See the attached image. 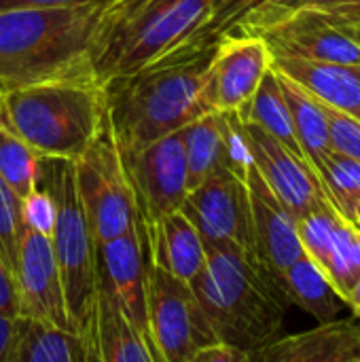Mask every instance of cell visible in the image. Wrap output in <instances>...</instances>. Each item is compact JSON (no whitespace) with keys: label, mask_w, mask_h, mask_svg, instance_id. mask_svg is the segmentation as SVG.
<instances>
[{"label":"cell","mask_w":360,"mask_h":362,"mask_svg":"<svg viewBox=\"0 0 360 362\" xmlns=\"http://www.w3.org/2000/svg\"><path fill=\"white\" fill-rule=\"evenodd\" d=\"M216 42L191 38L168 57L102 85L106 115L121 153H134L180 132L202 106V74Z\"/></svg>","instance_id":"cell-1"},{"label":"cell","mask_w":360,"mask_h":362,"mask_svg":"<svg viewBox=\"0 0 360 362\" xmlns=\"http://www.w3.org/2000/svg\"><path fill=\"white\" fill-rule=\"evenodd\" d=\"M104 4L0 13V91L95 81L91 49Z\"/></svg>","instance_id":"cell-2"},{"label":"cell","mask_w":360,"mask_h":362,"mask_svg":"<svg viewBox=\"0 0 360 362\" xmlns=\"http://www.w3.org/2000/svg\"><path fill=\"white\" fill-rule=\"evenodd\" d=\"M206 267L191 288L221 344L257 352L282 335L289 301L246 252L204 246Z\"/></svg>","instance_id":"cell-3"},{"label":"cell","mask_w":360,"mask_h":362,"mask_svg":"<svg viewBox=\"0 0 360 362\" xmlns=\"http://www.w3.org/2000/svg\"><path fill=\"white\" fill-rule=\"evenodd\" d=\"M212 0H110L91 49L100 85L146 68L185 47L208 21Z\"/></svg>","instance_id":"cell-4"},{"label":"cell","mask_w":360,"mask_h":362,"mask_svg":"<svg viewBox=\"0 0 360 362\" xmlns=\"http://www.w3.org/2000/svg\"><path fill=\"white\" fill-rule=\"evenodd\" d=\"M104 119V89L93 81H59L0 91V121L45 159H79Z\"/></svg>","instance_id":"cell-5"},{"label":"cell","mask_w":360,"mask_h":362,"mask_svg":"<svg viewBox=\"0 0 360 362\" xmlns=\"http://www.w3.org/2000/svg\"><path fill=\"white\" fill-rule=\"evenodd\" d=\"M40 187H45L55 202V229L51 235L53 252L59 265L62 284L70 318L81 333L87 322L98 293L95 272V240L87 212L81 204L74 163L68 159H45L40 161Z\"/></svg>","instance_id":"cell-6"},{"label":"cell","mask_w":360,"mask_h":362,"mask_svg":"<svg viewBox=\"0 0 360 362\" xmlns=\"http://www.w3.org/2000/svg\"><path fill=\"white\" fill-rule=\"evenodd\" d=\"M72 163L76 191L87 212L95 246L129 231L138 214L108 115L93 142Z\"/></svg>","instance_id":"cell-7"},{"label":"cell","mask_w":360,"mask_h":362,"mask_svg":"<svg viewBox=\"0 0 360 362\" xmlns=\"http://www.w3.org/2000/svg\"><path fill=\"white\" fill-rule=\"evenodd\" d=\"M149 327L157 362H187L219 344L189 282L149 265Z\"/></svg>","instance_id":"cell-8"},{"label":"cell","mask_w":360,"mask_h":362,"mask_svg":"<svg viewBox=\"0 0 360 362\" xmlns=\"http://www.w3.org/2000/svg\"><path fill=\"white\" fill-rule=\"evenodd\" d=\"M138 221L144 231L159 218L178 212L189 193L187 159L180 132L134 153H121Z\"/></svg>","instance_id":"cell-9"},{"label":"cell","mask_w":360,"mask_h":362,"mask_svg":"<svg viewBox=\"0 0 360 362\" xmlns=\"http://www.w3.org/2000/svg\"><path fill=\"white\" fill-rule=\"evenodd\" d=\"M180 210L197 229L204 246H233L255 259L246 178L223 168L191 189Z\"/></svg>","instance_id":"cell-10"},{"label":"cell","mask_w":360,"mask_h":362,"mask_svg":"<svg viewBox=\"0 0 360 362\" xmlns=\"http://www.w3.org/2000/svg\"><path fill=\"white\" fill-rule=\"evenodd\" d=\"M98 288L119 308L153 352L149 327V259L146 235L140 221L123 235L95 246ZM155 356V352H153ZM157 361V358H155Z\"/></svg>","instance_id":"cell-11"},{"label":"cell","mask_w":360,"mask_h":362,"mask_svg":"<svg viewBox=\"0 0 360 362\" xmlns=\"http://www.w3.org/2000/svg\"><path fill=\"white\" fill-rule=\"evenodd\" d=\"M272 68V51L257 36H223L202 74L206 112H240Z\"/></svg>","instance_id":"cell-12"},{"label":"cell","mask_w":360,"mask_h":362,"mask_svg":"<svg viewBox=\"0 0 360 362\" xmlns=\"http://www.w3.org/2000/svg\"><path fill=\"white\" fill-rule=\"evenodd\" d=\"M17 316L79 335L66 303L59 265L49 238L23 227L13 269Z\"/></svg>","instance_id":"cell-13"},{"label":"cell","mask_w":360,"mask_h":362,"mask_svg":"<svg viewBox=\"0 0 360 362\" xmlns=\"http://www.w3.org/2000/svg\"><path fill=\"white\" fill-rule=\"evenodd\" d=\"M240 121L252 165L297 221L329 202L318 174L306 159L291 153L259 125Z\"/></svg>","instance_id":"cell-14"},{"label":"cell","mask_w":360,"mask_h":362,"mask_svg":"<svg viewBox=\"0 0 360 362\" xmlns=\"http://www.w3.org/2000/svg\"><path fill=\"white\" fill-rule=\"evenodd\" d=\"M246 187L250 199L255 259L276 282V278L303 255L297 218L274 195L255 165L246 172Z\"/></svg>","instance_id":"cell-15"},{"label":"cell","mask_w":360,"mask_h":362,"mask_svg":"<svg viewBox=\"0 0 360 362\" xmlns=\"http://www.w3.org/2000/svg\"><path fill=\"white\" fill-rule=\"evenodd\" d=\"M261 38L269 47L272 55L360 66L359 45L337 25L333 17L320 11L301 8L269 28Z\"/></svg>","instance_id":"cell-16"},{"label":"cell","mask_w":360,"mask_h":362,"mask_svg":"<svg viewBox=\"0 0 360 362\" xmlns=\"http://www.w3.org/2000/svg\"><path fill=\"white\" fill-rule=\"evenodd\" d=\"M360 356V325L354 318H337L316 329L280 335L252 352V362H348Z\"/></svg>","instance_id":"cell-17"},{"label":"cell","mask_w":360,"mask_h":362,"mask_svg":"<svg viewBox=\"0 0 360 362\" xmlns=\"http://www.w3.org/2000/svg\"><path fill=\"white\" fill-rule=\"evenodd\" d=\"M272 68L318 102L360 121V66L272 55Z\"/></svg>","instance_id":"cell-18"},{"label":"cell","mask_w":360,"mask_h":362,"mask_svg":"<svg viewBox=\"0 0 360 362\" xmlns=\"http://www.w3.org/2000/svg\"><path fill=\"white\" fill-rule=\"evenodd\" d=\"M149 265L182 280L193 282L206 267V248L182 210L159 218L144 231Z\"/></svg>","instance_id":"cell-19"},{"label":"cell","mask_w":360,"mask_h":362,"mask_svg":"<svg viewBox=\"0 0 360 362\" xmlns=\"http://www.w3.org/2000/svg\"><path fill=\"white\" fill-rule=\"evenodd\" d=\"M291 0H212L210 17L195 40L216 42L223 36H257L289 17Z\"/></svg>","instance_id":"cell-20"},{"label":"cell","mask_w":360,"mask_h":362,"mask_svg":"<svg viewBox=\"0 0 360 362\" xmlns=\"http://www.w3.org/2000/svg\"><path fill=\"white\" fill-rule=\"evenodd\" d=\"M276 286L289 303L314 316L318 325L337 320V312L344 305L329 276L306 252L276 278Z\"/></svg>","instance_id":"cell-21"},{"label":"cell","mask_w":360,"mask_h":362,"mask_svg":"<svg viewBox=\"0 0 360 362\" xmlns=\"http://www.w3.org/2000/svg\"><path fill=\"white\" fill-rule=\"evenodd\" d=\"M276 74H278L280 89L284 93V100H286V106H289V112L293 119L295 136L299 140L303 157L316 172V168L323 163V159L333 151L331 132H329L325 110H323L320 102L316 98H312L306 89H301L297 83H293L291 78H286L280 72H276Z\"/></svg>","instance_id":"cell-22"},{"label":"cell","mask_w":360,"mask_h":362,"mask_svg":"<svg viewBox=\"0 0 360 362\" xmlns=\"http://www.w3.org/2000/svg\"><path fill=\"white\" fill-rule=\"evenodd\" d=\"M95 322L102 362H157L144 339L102 288L95 293Z\"/></svg>","instance_id":"cell-23"},{"label":"cell","mask_w":360,"mask_h":362,"mask_svg":"<svg viewBox=\"0 0 360 362\" xmlns=\"http://www.w3.org/2000/svg\"><path fill=\"white\" fill-rule=\"evenodd\" d=\"M238 117L259 125L269 136H274L278 142H282L291 153L306 159L303 151L299 146V140L295 136L293 119H291V112H289V106H286V100H284V93L280 89V81H278V74H276L274 68H269L265 72V76L259 83L255 95L238 112Z\"/></svg>","instance_id":"cell-24"},{"label":"cell","mask_w":360,"mask_h":362,"mask_svg":"<svg viewBox=\"0 0 360 362\" xmlns=\"http://www.w3.org/2000/svg\"><path fill=\"white\" fill-rule=\"evenodd\" d=\"M81 337L55 327L19 318L6 362H79Z\"/></svg>","instance_id":"cell-25"},{"label":"cell","mask_w":360,"mask_h":362,"mask_svg":"<svg viewBox=\"0 0 360 362\" xmlns=\"http://www.w3.org/2000/svg\"><path fill=\"white\" fill-rule=\"evenodd\" d=\"M316 174L325 187L329 204L352 225H356L360 210V163L331 151L323 163L316 168Z\"/></svg>","instance_id":"cell-26"},{"label":"cell","mask_w":360,"mask_h":362,"mask_svg":"<svg viewBox=\"0 0 360 362\" xmlns=\"http://www.w3.org/2000/svg\"><path fill=\"white\" fill-rule=\"evenodd\" d=\"M40 161L42 157L0 121V176L19 199L38 187Z\"/></svg>","instance_id":"cell-27"},{"label":"cell","mask_w":360,"mask_h":362,"mask_svg":"<svg viewBox=\"0 0 360 362\" xmlns=\"http://www.w3.org/2000/svg\"><path fill=\"white\" fill-rule=\"evenodd\" d=\"M323 272L329 276L342 301H346L350 288L360 278V244L354 225L344 216L337 223L333 246L323 263Z\"/></svg>","instance_id":"cell-28"},{"label":"cell","mask_w":360,"mask_h":362,"mask_svg":"<svg viewBox=\"0 0 360 362\" xmlns=\"http://www.w3.org/2000/svg\"><path fill=\"white\" fill-rule=\"evenodd\" d=\"M21 231V199L0 176V255L11 272L15 269Z\"/></svg>","instance_id":"cell-29"},{"label":"cell","mask_w":360,"mask_h":362,"mask_svg":"<svg viewBox=\"0 0 360 362\" xmlns=\"http://www.w3.org/2000/svg\"><path fill=\"white\" fill-rule=\"evenodd\" d=\"M55 202L45 187H36L21 199V223L25 229L36 231L51 240L55 229Z\"/></svg>","instance_id":"cell-30"},{"label":"cell","mask_w":360,"mask_h":362,"mask_svg":"<svg viewBox=\"0 0 360 362\" xmlns=\"http://www.w3.org/2000/svg\"><path fill=\"white\" fill-rule=\"evenodd\" d=\"M323 110H325V117H327V123H329V132H331V146L333 151L354 159L360 163V121L342 112V110H335L327 104H323Z\"/></svg>","instance_id":"cell-31"},{"label":"cell","mask_w":360,"mask_h":362,"mask_svg":"<svg viewBox=\"0 0 360 362\" xmlns=\"http://www.w3.org/2000/svg\"><path fill=\"white\" fill-rule=\"evenodd\" d=\"M301 8L320 11V13L333 17L337 23H348V21H354L360 17V0H291L289 15L301 11Z\"/></svg>","instance_id":"cell-32"},{"label":"cell","mask_w":360,"mask_h":362,"mask_svg":"<svg viewBox=\"0 0 360 362\" xmlns=\"http://www.w3.org/2000/svg\"><path fill=\"white\" fill-rule=\"evenodd\" d=\"M187 362H252V354L219 341L208 348H202Z\"/></svg>","instance_id":"cell-33"},{"label":"cell","mask_w":360,"mask_h":362,"mask_svg":"<svg viewBox=\"0 0 360 362\" xmlns=\"http://www.w3.org/2000/svg\"><path fill=\"white\" fill-rule=\"evenodd\" d=\"M81 350H79V362H102L100 358V341H98V322H95V305L83 325L81 333Z\"/></svg>","instance_id":"cell-34"},{"label":"cell","mask_w":360,"mask_h":362,"mask_svg":"<svg viewBox=\"0 0 360 362\" xmlns=\"http://www.w3.org/2000/svg\"><path fill=\"white\" fill-rule=\"evenodd\" d=\"M110 0H0V13L23 11V8H57V6H81V4H106Z\"/></svg>","instance_id":"cell-35"},{"label":"cell","mask_w":360,"mask_h":362,"mask_svg":"<svg viewBox=\"0 0 360 362\" xmlns=\"http://www.w3.org/2000/svg\"><path fill=\"white\" fill-rule=\"evenodd\" d=\"M0 314L17 316V293L13 272L0 255Z\"/></svg>","instance_id":"cell-36"},{"label":"cell","mask_w":360,"mask_h":362,"mask_svg":"<svg viewBox=\"0 0 360 362\" xmlns=\"http://www.w3.org/2000/svg\"><path fill=\"white\" fill-rule=\"evenodd\" d=\"M15 329H17V316L0 314V362L8 361L15 339Z\"/></svg>","instance_id":"cell-37"},{"label":"cell","mask_w":360,"mask_h":362,"mask_svg":"<svg viewBox=\"0 0 360 362\" xmlns=\"http://www.w3.org/2000/svg\"><path fill=\"white\" fill-rule=\"evenodd\" d=\"M344 305H348V308L352 310L354 318L360 320V278L354 282V286L350 288V293H348V297H346Z\"/></svg>","instance_id":"cell-38"},{"label":"cell","mask_w":360,"mask_h":362,"mask_svg":"<svg viewBox=\"0 0 360 362\" xmlns=\"http://www.w3.org/2000/svg\"><path fill=\"white\" fill-rule=\"evenodd\" d=\"M356 45L360 47V17L359 19H354V21H348V23H337Z\"/></svg>","instance_id":"cell-39"},{"label":"cell","mask_w":360,"mask_h":362,"mask_svg":"<svg viewBox=\"0 0 360 362\" xmlns=\"http://www.w3.org/2000/svg\"><path fill=\"white\" fill-rule=\"evenodd\" d=\"M354 229H356V235H359V244H360V221L354 225Z\"/></svg>","instance_id":"cell-40"},{"label":"cell","mask_w":360,"mask_h":362,"mask_svg":"<svg viewBox=\"0 0 360 362\" xmlns=\"http://www.w3.org/2000/svg\"><path fill=\"white\" fill-rule=\"evenodd\" d=\"M348 362H360V356H356V358H352V361H348Z\"/></svg>","instance_id":"cell-41"},{"label":"cell","mask_w":360,"mask_h":362,"mask_svg":"<svg viewBox=\"0 0 360 362\" xmlns=\"http://www.w3.org/2000/svg\"><path fill=\"white\" fill-rule=\"evenodd\" d=\"M359 221H360V210H359ZM359 221H356V223H359Z\"/></svg>","instance_id":"cell-42"}]
</instances>
